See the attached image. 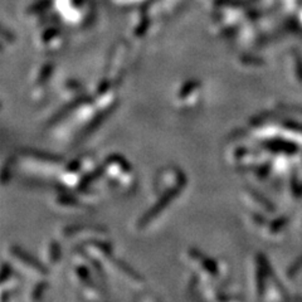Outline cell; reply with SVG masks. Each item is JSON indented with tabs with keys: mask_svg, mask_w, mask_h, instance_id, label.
I'll list each match as a JSON object with an SVG mask.
<instances>
[{
	"mask_svg": "<svg viewBox=\"0 0 302 302\" xmlns=\"http://www.w3.org/2000/svg\"><path fill=\"white\" fill-rule=\"evenodd\" d=\"M101 174L104 182L115 193H130L135 185L132 166L119 155H112L105 160L101 165Z\"/></svg>",
	"mask_w": 302,
	"mask_h": 302,
	"instance_id": "cell-1",
	"label": "cell"
},
{
	"mask_svg": "<svg viewBox=\"0 0 302 302\" xmlns=\"http://www.w3.org/2000/svg\"><path fill=\"white\" fill-rule=\"evenodd\" d=\"M16 161L20 170L32 179H46L55 175L57 170H62V160L48 154L25 151L20 154Z\"/></svg>",
	"mask_w": 302,
	"mask_h": 302,
	"instance_id": "cell-2",
	"label": "cell"
},
{
	"mask_svg": "<svg viewBox=\"0 0 302 302\" xmlns=\"http://www.w3.org/2000/svg\"><path fill=\"white\" fill-rule=\"evenodd\" d=\"M185 177L178 168L168 166L158 173L155 178V193L160 196H178L185 186Z\"/></svg>",
	"mask_w": 302,
	"mask_h": 302,
	"instance_id": "cell-3",
	"label": "cell"
},
{
	"mask_svg": "<svg viewBox=\"0 0 302 302\" xmlns=\"http://www.w3.org/2000/svg\"><path fill=\"white\" fill-rule=\"evenodd\" d=\"M9 257L13 261L14 267L20 268V271L25 275L33 276V277H43L46 275V267L19 248H9Z\"/></svg>",
	"mask_w": 302,
	"mask_h": 302,
	"instance_id": "cell-4",
	"label": "cell"
},
{
	"mask_svg": "<svg viewBox=\"0 0 302 302\" xmlns=\"http://www.w3.org/2000/svg\"><path fill=\"white\" fill-rule=\"evenodd\" d=\"M63 237L65 240H76L78 243L106 241V231L93 226H69L63 229Z\"/></svg>",
	"mask_w": 302,
	"mask_h": 302,
	"instance_id": "cell-5",
	"label": "cell"
},
{
	"mask_svg": "<svg viewBox=\"0 0 302 302\" xmlns=\"http://www.w3.org/2000/svg\"><path fill=\"white\" fill-rule=\"evenodd\" d=\"M200 83L194 79L184 82L175 93V102L180 109H193L200 102Z\"/></svg>",
	"mask_w": 302,
	"mask_h": 302,
	"instance_id": "cell-6",
	"label": "cell"
},
{
	"mask_svg": "<svg viewBox=\"0 0 302 302\" xmlns=\"http://www.w3.org/2000/svg\"><path fill=\"white\" fill-rule=\"evenodd\" d=\"M111 262L114 263L112 272H114V275L116 276L117 278H120L123 283H126L127 286L133 287V289H137V290L142 289V286H144V281H142V278L140 277L139 275H136V273L133 272L130 267H127L126 264H123L122 262L120 261H114L112 258Z\"/></svg>",
	"mask_w": 302,
	"mask_h": 302,
	"instance_id": "cell-7",
	"label": "cell"
},
{
	"mask_svg": "<svg viewBox=\"0 0 302 302\" xmlns=\"http://www.w3.org/2000/svg\"><path fill=\"white\" fill-rule=\"evenodd\" d=\"M44 258L48 263H51V266L57 264L58 259H60V249H58V245L56 243H48L46 252H44Z\"/></svg>",
	"mask_w": 302,
	"mask_h": 302,
	"instance_id": "cell-8",
	"label": "cell"
}]
</instances>
